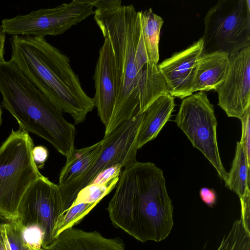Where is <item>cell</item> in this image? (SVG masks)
<instances>
[{
    "mask_svg": "<svg viewBox=\"0 0 250 250\" xmlns=\"http://www.w3.org/2000/svg\"><path fill=\"white\" fill-rule=\"evenodd\" d=\"M94 19L114 57L118 92L104 136L136 112L143 113L159 96L167 94L158 64L152 63L146 49L140 18L133 5L120 0L92 1Z\"/></svg>",
    "mask_w": 250,
    "mask_h": 250,
    "instance_id": "obj_1",
    "label": "cell"
},
{
    "mask_svg": "<svg viewBox=\"0 0 250 250\" xmlns=\"http://www.w3.org/2000/svg\"><path fill=\"white\" fill-rule=\"evenodd\" d=\"M107 210L112 224L141 242L165 239L173 226V207L162 169L136 162L120 174Z\"/></svg>",
    "mask_w": 250,
    "mask_h": 250,
    "instance_id": "obj_2",
    "label": "cell"
},
{
    "mask_svg": "<svg viewBox=\"0 0 250 250\" xmlns=\"http://www.w3.org/2000/svg\"><path fill=\"white\" fill-rule=\"evenodd\" d=\"M11 60L61 112L83 122L95 107L83 89L68 57L43 37L12 36Z\"/></svg>",
    "mask_w": 250,
    "mask_h": 250,
    "instance_id": "obj_3",
    "label": "cell"
},
{
    "mask_svg": "<svg viewBox=\"0 0 250 250\" xmlns=\"http://www.w3.org/2000/svg\"><path fill=\"white\" fill-rule=\"evenodd\" d=\"M0 92L2 106L20 129L45 139L66 157L75 148L74 125L11 60L0 62Z\"/></svg>",
    "mask_w": 250,
    "mask_h": 250,
    "instance_id": "obj_4",
    "label": "cell"
},
{
    "mask_svg": "<svg viewBox=\"0 0 250 250\" xmlns=\"http://www.w3.org/2000/svg\"><path fill=\"white\" fill-rule=\"evenodd\" d=\"M29 133L12 130L0 146V213L9 221L18 218L21 199L29 187L42 175L33 156Z\"/></svg>",
    "mask_w": 250,
    "mask_h": 250,
    "instance_id": "obj_5",
    "label": "cell"
},
{
    "mask_svg": "<svg viewBox=\"0 0 250 250\" xmlns=\"http://www.w3.org/2000/svg\"><path fill=\"white\" fill-rule=\"evenodd\" d=\"M142 117L143 113L137 112L104 136L100 154L90 167L74 180L59 187L62 199L61 214L69 208L79 191L101 171L118 164L124 169L137 162L138 136Z\"/></svg>",
    "mask_w": 250,
    "mask_h": 250,
    "instance_id": "obj_6",
    "label": "cell"
},
{
    "mask_svg": "<svg viewBox=\"0 0 250 250\" xmlns=\"http://www.w3.org/2000/svg\"><path fill=\"white\" fill-rule=\"evenodd\" d=\"M204 53L229 56L250 47V0H220L204 18Z\"/></svg>",
    "mask_w": 250,
    "mask_h": 250,
    "instance_id": "obj_7",
    "label": "cell"
},
{
    "mask_svg": "<svg viewBox=\"0 0 250 250\" xmlns=\"http://www.w3.org/2000/svg\"><path fill=\"white\" fill-rule=\"evenodd\" d=\"M174 122L225 182L228 172L220 156L216 137L217 121L214 106L206 92L199 91L184 98Z\"/></svg>",
    "mask_w": 250,
    "mask_h": 250,
    "instance_id": "obj_8",
    "label": "cell"
},
{
    "mask_svg": "<svg viewBox=\"0 0 250 250\" xmlns=\"http://www.w3.org/2000/svg\"><path fill=\"white\" fill-rule=\"evenodd\" d=\"M93 7L92 0H73L54 8L4 19L1 25L6 33L12 36L59 35L93 14Z\"/></svg>",
    "mask_w": 250,
    "mask_h": 250,
    "instance_id": "obj_9",
    "label": "cell"
},
{
    "mask_svg": "<svg viewBox=\"0 0 250 250\" xmlns=\"http://www.w3.org/2000/svg\"><path fill=\"white\" fill-rule=\"evenodd\" d=\"M62 208L59 185L42 175L23 195L16 219L25 229H36L41 234V246L45 250L54 241V232Z\"/></svg>",
    "mask_w": 250,
    "mask_h": 250,
    "instance_id": "obj_10",
    "label": "cell"
},
{
    "mask_svg": "<svg viewBox=\"0 0 250 250\" xmlns=\"http://www.w3.org/2000/svg\"><path fill=\"white\" fill-rule=\"evenodd\" d=\"M216 91L218 105L228 117L240 119L250 107V47L229 56L226 78Z\"/></svg>",
    "mask_w": 250,
    "mask_h": 250,
    "instance_id": "obj_11",
    "label": "cell"
},
{
    "mask_svg": "<svg viewBox=\"0 0 250 250\" xmlns=\"http://www.w3.org/2000/svg\"><path fill=\"white\" fill-rule=\"evenodd\" d=\"M204 53V41L201 38L158 65L168 93L171 96L184 99L193 94L192 85L197 62Z\"/></svg>",
    "mask_w": 250,
    "mask_h": 250,
    "instance_id": "obj_12",
    "label": "cell"
},
{
    "mask_svg": "<svg viewBox=\"0 0 250 250\" xmlns=\"http://www.w3.org/2000/svg\"><path fill=\"white\" fill-rule=\"evenodd\" d=\"M95 94L93 98L98 115L105 126L115 105L118 92L116 66L109 42L104 39L99 50L93 76Z\"/></svg>",
    "mask_w": 250,
    "mask_h": 250,
    "instance_id": "obj_13",
    "label": "cell"
},
{
    "mask_svg": "<svg viewBox=\"0 0 250 250\" xmlns=\"http://www.w3.org/2000/svg\"><path fill=\"white\" fill-rule=\"evenodd\" d=\"M120 237L107 238L97 231H85L73 227L62 231L44 250H125Z\"/></svg>",
    "mask_w": 250,
    "mask_h": 250,
    "instance_id": "obj_14",
    "label": "cell"
},
{
    "mask_svg": "<svg viewBox=\"0 0 250 250\" xmlns=\"http://www.w3.org/2000/svg\"><path fill=\"white\" fill-rule=\"evenodd\" d=\"M229 55L224 52L204 53L199 58L192 91H217L225 81L229 68Z\"/></svg>",
    "mask_w": 250,
    "mask_h": 250,
    "instance_id": "obj_15",
    "label": "cell"
},
{
    "mask_svg": "<svg viewBox=\"0 0 250 250\" xmlns=\"http://www.w3.org/2000/svg\"><path fill=\"white\" fill-rule=\"evenodd\" d=\"M175 106L174 97L168 93L155 99L143 113L138 136V148L155 139L168 121Z\"/></svg>",
    "mask_w": 250,
    "mask_h": 250,
    "instance_id": "obj_16",
    "label": "cell"
},
{
    "mask_svg": "<svg viewBox=\"0 0 250 250\" xmlns=\"http://www.w3.org/2000/svg\"><path fill=\"white\" fill-rule=\"evenodd\" d=\"M103 145V140L81 149L74 148L66 157L65 165L59 176V187L74 180L88 169L98 157Z\"/></svg>",
    "mask_w": 250,
    "mask_h": 250,
    "instance_id": "obj_17",
    "label": "cell"
},
{
    "mask_svg": "<svg viewBox=\"0 0 250 250\" xmlns=\"http://www.w3.org/2000/svg\"><path fill=\"white\" fill-rule=\"evenodd\" d=\"M250 168L242 145L240 142H237L235 156L225 182L226 187L234 192L240 201L250 196Z\"/></svg>",
    "mask_w": 250,
    "mask_h": 250,
    "instance_id": "obj_18",
    "label": "cell"
},
{
    "mask_svg": "<svg viewBox=\"0 0 250 250\" xmlns=\"http://www.w3.org/2000/svg\"><path fill=\"white\" fill-rule=\"evenodd\" d=\"M0 250H44L34 243L17 219L0 225Z\"/></svg>",
    "mask_w": 250,
    "mask_h": 250,
    "instance_id": "obj_19",
    "label": "cell"
},
{
    "mask_svg": "<svg viewBox=\"0 0 250 250\" xmlns=\"http://www.w3.org/2000/svg\"><path fill=\"white\" fill-rule=\"evenodd\" d=\"M141 22L144 43L150 61L158 64L159 60V43L163 19L151 8L140 11Z\"/></svg>",
    "mask_w": 250,
    "mask_h": 250,
    "instance_id": "obj_20",
    "label": "cell"
},
{
    "mask_svg": "<svg viewBox=\"0 0 250 250\" xmlns=\"http://www.w3.org/2000/svg\"><path fill=\"white\" fill-rule=\"evenodd\" d=\"M217 250H250V229L240 218L233 222Z\"/></svg>",
    "mask_w": 250,
    "mask_h": 250,
    "instance_id": "obj_21",
    "label": "cell"
},
{
    "mask_svg": "<svg viewBox=\"0 0 250 250\" xmlns=\"http://www.w3.org/2000/svg\"><path fill=\"white\" fill-rule=\"evenodd\" d=\"M119 179H116L104 185H88L79 191L69 208L80 204H90L96 206L115 188Z\"/></svg>",
    "mask_w": 250,
    "mask_h": 250,
    "instance_id": "obj_22",
    "label": "cell"
},
{
    "mask_svg": "<svg viewBox=\"0 0 250 250\" xmlns=\"http://www.w3.org/2000/svg\"><path fill=\"white\" fill-rule=\"evenodd\" d=\"M250 107L240 119L242 123V135L240 141L250 167Z\"/></svg>",
    "mask_w": 250,
    "mask_h": 250,
    "instance_id": "obj_23",
    "label": "cell"
},
{
    "mask_svg": "<svg viewBox=\"0 0 250 250\" xmlns=\"http://www.w3.org/2000/svg\"><path fill=\"white\" fill-rule=\"evenodd\" d=\"M123 170V167L120 164L109 167L98 174L89 184H108L116 179L119 178Z\"/></svg>",
    "mask_w": 250,
    "mask_h": 250,
    "instance_id": "obj_24",
    "label": "cell"
},
{
    "mask_svg": "<svg viewBox=\"0 0 250 250\" xmlns=\"http://www.w3.org/2000/svg\"><path fill=\"white\" fill-rule=\"evenodd\" d=\"M32 156L35 164L39 168H42L48 157L47 148L42 146H34L32 149Z\"/></svg>",
    "mask_w": 250,
    "mask_h": 250,
    "instance_id": "obj_25",
    "label": "cell"
},
{
    "mask_svg": "<svg viewBox=\"0 0 250 250\" xmlns=\"http://www.w3.org/2000/svg\"><path fill=\"white\" fill-rule=\"evenodd\" d=\"M202 201L210 208H213L217 202V195L213 189L202 188L199 192Z\"/></svg>",
    "mask_w": 250,
    "mask_h": 250,
    "instance_id": "obj_26",
    "label": "cell"
},
{
    "mask_svg": "<svg viewBox=\"0 0 250 250\" xmlns=\"http://www.w3.org/2000/svg\"><path fill=\"white\" fill-rule=\"evenodd\" d=\"M6 33L0 25V62L4 61V43Z\"/></svg>",
    "mask_w": 250,
    "mask_h": 250,
    "instance_id": "obj_27",
    "label": "cell"
},
{
    "mask_svg": "<svg viewBox=\"0 0 250 250\" xmlns=\"http://www.w3.org/2000/svg\"><path fill=\"white\" fill-rule=\"evenodd\" d=\"M9 221L0 213V225Z\"/></svg>",
    "mask_w": 250,
    "mask_h": 250,
    "instance_id": "obj_28",
    "label": "cell"
},
{
    "mask_svg": "<svg viewBox=\"0 0 250 250\" xmlns=\"http://www.w3.org/2000/svg\"><path fill=\"white\" fill-rule=\"evenodd\" d=\"M1 114H2V111H1V106L0 105V126L1 125V121H2V119H1Z\"/></svg>",
    "mask_w": 250,
    "mask_h": 250,
    "instance_id": "obj_29",
    "label": "cell"
}]
</instances>
